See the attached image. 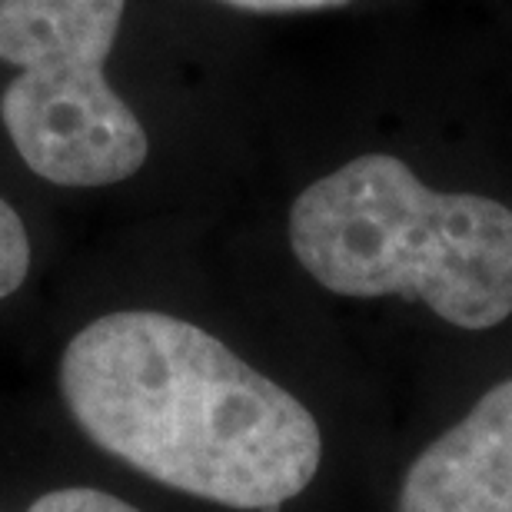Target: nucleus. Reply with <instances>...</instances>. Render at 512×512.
<instances>
[{
	"label": "nucleus",
	"mask_w": 512,
	"mask_h": 512,
	"mask_svg": "<svg viewBox=\"0 0 512 512\" xmlns=\"http://www.w3.org/2000/svg\"><path fill=\"white\" fill-rule=\"evenodd\" d=\"M60 389L100 449L210 503L273 512L320 469L310 409L180 316H100L67 343Z\"/></svg>",
	"instance_id": "nucleus-1"
},
{
	"label": "nucleus",
	"mask_w": 512,
	"mask_h": 512,
	"mask_svg": "<svg viewBox=\"0 0 512 512\" xmlns=\"http://www.w3.org/2000/svg\"><path fill=\"white\" fill-rule=\"evenodd\" d=\"M290 247L340 296H406L459 330H493L512 313V210L426 187L393 153L310 183L290 210Z\"/></svg>",
	"instance_id": "nucleus-2"
},
{
	"label": "nucleus",
	"mask_w": 512,
	"mask_h": 512,
	"mask_svg": "<svg viewBox=\"0 0 512 512\" xmlns=\"http://www.w3.org/2000/svg\"><path fill=\"white\" fill-rule=\"evenodd\" d=\"M127 0H0V60L17 77L0 120L57 187H110L147 163V130L107 80Z\"/></svg>",
	"instance_id": "nucleus-3"
},
{
	"label": "nucleus",
	"mask_w": 512,
	"mask_h": 512,
	"mask_svg": "<svg viewBox=\"0 0 512 512\" xmlns=\"http://www.w3.org/2000/svg\"><path fill=\"white\" fill-rule=\"evenodd\" d=\"M399 512H512V380L423 449L403 479Z\"/></svg>",
	"instance_id": "nucleus-4"
},
{
	"label": "nucleus",
	"mask_w": 512,
	"mask_h": 512,
	"mask_svg": "<svg viewBox=\"0 0 512 512\" xmlns=\"http://www.w3.org/2000/svg\"><path fill=\"white\" fill-rule=\"evenodd\" d=\"M27 270H30V240L24 220L0 197V303L14 290H20V283L27 280Z\"/></svg>",
	"instance_id": "nucleus-5"
},
{
	"label": "nucleus",
	"mask_w": 512,
	"mask_h": 512,
	"mask_svg": "<svg viewBox=\"0 0 512 512\" xmlns=\"http://www.w3.org/2000/svg\"><path fill=\"white\" fill-rule=\"evenodd\" d=\"M27 512H140L127 506L124 499L100 493V489L74 486V489H54V493L40 496Z\"/></svg>",
	"instance_id": "nucleus-6"
},
{
	"label": "nucleus",
	"mask_w": 512,
	"mask_h": 512,
	"mask_svg": "<svg viewBox=\"0 0 512 512\" xmlns=\"http://www.w3.org/2000/svg\"><path fill=\"white\" fill-rule=\"evenodd\" d=\"M220 4L256 10V14H303V10H330L343 7L350 0H220Z\"/></svg>",
	"instance_id": "nucleus-7"
}]
</instances>
